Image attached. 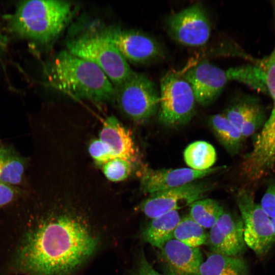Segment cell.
I'll return each mask as SVG.
<instances>
[{
    "label": "cell",
    "mask_w": 275,
    "mask_h": 275,
    "mask_svg": "<svg viewBox=\"0 0 275 275\" xmlns=\"http://www.w3.org/2000/svg\"><path fill=\"white\" fill-rule=\"evenodd\" d=\"M45 74L50 87L73 98L96 103L115 102V88L105 73L66 50L53 58Z\"/></svg>",
    "instance_id": "7a4b0ae2"
},
{
    "label": "cell",
    "mask_w": 275,
    "mask_h": 275,
    "mask_svg": "<svg viewBox=\"0 0 275 275\" xmlns=\"http://www.w3.org/2000/svg\"><path fill=\"white\" fill-rule=\"evenodd\" d=\"M127 275H164L156 270L147 260L142 249L135 256L134 263Z\"/></svg>",
    "instance_id": "4316f807"
},
{
    "label": "cell",
    "mask_w": 275,
    "mask_h": 275,
    "mask_svg": "<svg viewBox=\"0 0 275 275\" xmlns=\"http://www.w3.org/2000/svg\"><path fill=\"white\" fill-rule=\"evenodd\" d=\"M271 225L273 229V234L275 238V218H271Z\"/></svg>",
    "instance_id": "4dcf8cb0"
},
{
    "label": "cell",
    "mask_w": 275,
    "mask_h": 275,
    "mask_svg": "<svg viewBox=\"0 0 275 275\" xmlns=\"http://www.w3.org/2000/svg\"><path fill=\"white\" fill-rule=\"evenodd\" d=\"M206 244L212 253L239 257L246 248L241 217L224 211L210 229Z\"/></svg>",
    "instance_id": "8fae6325"
},
{
    "label": "cell",
    "mask_w": 275,
    "mask_h": 275,
    "mask_svg": "<svg viewBox=\"0 0 275 275\" xmlns=\"http://www.w3.org/2000/svg\"><path fill=\"white\" fill-rule=\"evenodd\" d=\"M128 62L143 63L163 56L159 43L138 31L108 26L100 31Z\"/></svg>",
    "instance_id": "30bf717a"
},
{
    "label": "cell",
    "mask_w": 275,
    "mask_h": 275,
    "mask_svg": "<svg viewBox=\"0 0 275 275\" xmlns=\"http://www.w3.org/2000/svg\"><path fill=\"white\" fill-rule=\"evenodd\" d=\"M184 160L189 168L203 171L211 168L216 159V152L210 143L198 141L190 144L183 153Z\"/></svg>",
    "instance_id": "44dd1931"
},
{
    "label": "cell",
    "mask_w": 275,
    "mask_h": 275,
    "mask_svg": "<svg viewBox=\"0 0 275 275\" xmlns=\"http://www.w3.org/2000/svg\"><path fill=\"white\" fill-rule=\"evenodd\" d=\"M196 101L187 80L175 73L161 79L159 91V120L168 126L187 123L193 117Z\"/></svg>",
    "instance_id": "8992f818"
},
{
    "label": "cell",
    "mask_w": 275,
    "mask_h": 275,
    "mask_svg": "<svg viewBox=\"0 0 275 275\" xmlns=\"http://www.w3.org/2000/svg\"><path fill=\"white\" fill-rule=\"evenodd\" d=\"M183 77L189 84L196 102L203 106L214 101L229 80L226 71L206 61L188 69Z\"/></svg>",
    "instance_id": "7c38bea8"
},
{
    "label": "cell",
    "mask_w": 275,
    "mask_h": 275,
    "mask_svg": "<svg viewBox=\"0 0 275 275\" xmlns=\"http://www.w3.org/2000/svg\"><path fill=\"white\" fill-rule=\"evenodd\" d=\"M99 139L107 144L117 157L132 163L136 161L138 151L132 135L116 117L110 116L105 120Z\"/></svg>",
    "instance_id": "2e32d148"
},
{
    "label": "cell",
    "mask_w": 275,
    "mask_h": 275,
    "mask_svg": "<svg viewBox=\"0 0 275 275\" xmlns=\"http://www.w3.org/2000/svg\"><path fill=\"white\" fill-rule=\"evenodd\" d=\"M126 224L64 207L41 218L19 244L14 259L24 275H79L122 238Z\"/></svg>",
    "instance_id": "6da1fadb"
},
{
    "label": "cell",
    "mask_w": 275,
    "mask_h": 275,
    "mask_svg": "<svg viewBox=\"0 0 275 275\" xmlns=\"http://www.w3.org/2000/svg\"><path fill=\"white\" fill-rule=\"evenodd\" d=\"M173 237L189 246L198 248L206 244L207 234L188 215L181 218L174 231Z\"/></svg>",
    "instance_id": "cb8c5ba5"
},
{
    "label": "cell",
    "mask_w": 275,
    "mask_h": 275,
    "mask_svg": "<svg viewBox=\"0 0 275 275\" xmlns=\"http://www.w3.org/2000/svg\"><path fill=\"white\" fill-rule=\"evenodd\" d=\"M201 275H248L245 261L239 257L212 253L200 268Z\"/></svg>",
    "instance_id": "d6986e66"
},
{
    "label": "cell",
    "mask_w": 275,
    "mask_h": 275,
    "mask_svg": "<svg viewBox=\"0 0 275 275\" xmlns=\"http://www.w3.org/2000/svg\"><path fill=\"white\" fill-rule=\"evenodd\" d=\"M213 188L211 183L194 181L150 194L140 204L138 208L151 219L169 211L190 206L194 202L202 199Z\"/></svg>",
    "instance_id": "ba28073f"
},
{
    "label": "cell",
    "mask_w": 275,
    "mask_h": 275,
    "mask_svg": "<svg viewBox=\"0 0 275 275\" xmlns=\"http://www.w3.org/2000/svg\"><path fill=\"white\" fill-rule=\"evenodd\" d=\"M260 205L270 218H275V182L268 186Z\"/></svg>",
    "instance_id": "83f0119b"
},
{
    "label": "cell",
    "mask_w": 275,
    "mask_h": 275,
    "mask_svg": "<svg viewBox=\"0 0 275 275\" xmlns=\"http://www.w3.org/2000/svg\"><path fill=\"white\" fill-rule=\"evenodd\" d=\"M7 38L0 26V53L3 52L6 48Z\"/></svg>",
    "instance_id": "f546056e"
},
{
    "label": "cell",
    "mask_w": 275,
    "mask_h": 275,
    "mask_svg": "<svg viewBox=\"0 0 275 275\" xmlns=\"http://www.w3.org/2000/svg\"><path fill=\"white\" fill-rule=\"evenodd\" d=\"M189 216L203 228H211L224 211L220 203L213 199H202L190 206Z\"/></svg>",
    "instance_id": "603a6c76"
},
{
    "label": "cell",
    "mask_w": 275,
    "mask_h": 275,
    "mask_svg": "<svg viewBox=\"0 0 275 275\" xmlns=\"http://www.w3.org/2000/svg\"><path fill=\"white\" fill-rule=\"evenodd\" d=\"M72 12V5L65 1H22L10 16L9 25L20 37L46 44L62 32Z\"/></svg>",
    "instance_id": "3957f363"
},
{
    "label": "cell",
    "mask_w": 275,
    "mask_h": 275,
    "mask_svg": "<svg viewBox=\"0 0 275 275\" xmlns=\"http://www.w3.org/2000/svg\"><path fill=\"white\" fill-rule=\"evenodd\" d=\"M236 202L243 223L245 244L259 256L265 255L275 242L271 218L256 203L253 195L242 189L236 197Z\"/></svg>",
    "instance_id": "52a82bcc"
},
{
    "label": "cell",
    "mask_w": 275,
    "mask_h": 275,
    "mask_svg": "<svg viewBox=\"0 0 275 275\" xmlns=\"http://www.w3.org/2000/svg\"><path fill=\"white\" fill-rule=\"evenodd\" d=\"M89 152L96 163L100 166L117 157L112 148L99 139L91 142Z\"/></svg>",
    "instance_id": "484cf974"
},
{
    "label": "cell",
    "mask_w": 275,
    "mask_h": 275,
    "mask_svg": "<svg viewBox=\"0 0 275 275\" xmlns=\"http://www.w3.org/2000/svg\"><path fill=\"white\" fill-rule=\"evenodd\" d=\"M67 50L93 63L107 76L115 88L133 72L128 63L115 46L99 31L91 32L69 39Z\"/></svg>",
    "instance_id": "277c9868"
},
{
    "label": "cell",
    "mask_w": 275,
    "mask_h": 275,
    "mask_svg": "<svg viewBox=\"0 0 275 275\" xmlns=\"http://www.w3.org/2000/svg\"><path fill=\"white\" fill-rule=\"evenodd\" d=\"M226 72L229 80L240 82L258 92L268 94L261 59L257 63L230 68Z\"/></svg>",
    "instance_id": "ffe728a7"
},
{
    "label": "cell",
    "mask_w": 275,
    "mask_h": 275,
    "mask_svg": "<svg viewBox=\"0 0 275 275\" xmlns=\"http://www.w3.org/2000/svg\"><path fill=\"white\" fill-rule=\"evenodd\" d=\"M160 250L164 275H201L200 268L203 261L198 248L189 246L173 238Z\"/></svg>",
    "instance_id": "5bb4252c"
},
{
    "label": "cell",
    "mask_w": 275,
    "mask_h": 275,
    "mask_svg": "<svg viewBox=\"0 0 275 275\" xmlns=\"http://www.w3.org/2000/svg\"><path fill=\"white\" fill-rule=\"evenodd\" d=\"M224 167L211 168L203 171L190 168L146 169L141 177V188L144 193L150 195L196 181L220 171Z\"/></svg>",
    "instance_id": "4fadbf2b"
},
{
    "label": "cell",
    "mask_w": 275,
    "mask_h": 275,
    "mask_svg": "<svg viewBox=\"0 0 275 275\" xmlns=\"http://www.w3.org/2000/svg\"><path fill=\"white\" fill-rule=\"evenodd\" d=\"M15 196V190L10 185L0 182V208L10 203Z\"/></svg>",
    "instance_id": "f1b7e54d"
},
{
    "label": "cell",
    "mask_w": 275,
    "mask_h": 275,
    "mask_svg": "<svg viewBox=\"0 0 275 275\" xmlns=\"http://www.w3.org/2000/svg\"><path fill=\"white\" fill-rule=\"evenodd\" d=\"M224 115L240 130L245 139L261 128L266 119L260 100L250 95L239 98Z\"/></svg>",
    "instance_id": "9a60e30c"
},
{
    "label": "cell",
    "mask_w": 275,
    "mask_h": 275,
    "mask_svg": "<svg viewBox=\"0 0 275 275\" xmlns=\"http://www.w3.org/2000/svg\"><path fill=\"white\" fill-rule=\"evenodd\" d=\"M132 162L117 157L102 166V171L109 180L119 182L126 179L132 171Z\"/></svg>",
    "instance_id": "d4e9b609"
},
{
    "label": "cell",
    "mask_w": 275,
    "mask_h": 275,
    "mask_svg": "<svg viewBox=\"0 0 275 275\" xmlns=\"http://www.w3.org/2000/svg\"><path fill=\"white\" fill-rule=\"evenodd\" d=\"M180 219L177 210L151 218L142 232L143 241L160 250L168 241L174 238V231Z\"/></svg>",
    "instance_id": "e0dca14e"
},
{
    "label": "cell",
    "mask_w": 275,
    "mask_h": 275,
    "mask_svg": "<svg viewBox=\"0 0 275 275\" xmlns=\"http://www.w3.org/2000/svg\"><path fill=\"white\" fill-rule=\"evenodd\" d=\"M209 125L215 137L228 152L237 154L245 139L240 130L224 114H215L209 118Z\"/></svg>",
    "instance_id": "ac0fdd59"
},
{
    "label": "cell",
    "mask_w": 275,
    "mask_h": 275,
    "mask_svg": "<svg viewBox=\"0 0 275 275\" xmlns=\"http://www.w3.org/2000/svg\"><path fill=\"white\" fill-rule=\"evenodd\" d=\"M169 34L176 41L189 46L205 44L211 33L206 13L200 3H195L169 16L167 20Z\"/></svg>",
    "instance_id": "9c48e42d"
},
{
    "label": "cell",
    "mask_w": 275,
    "mask_h": 275,
    "mask_svg": "<svg viewBox=\"0 0 275 275\" xmlns=\"http://www.w3.org/2000/svg\"><path fill=\"white\" fill-rule=\"evenodd\" d=\"M115 90V102L134 121L148 120L159 108V92L155 84L143 74L133 71Z\"/></svg>",
    "instance_id": "5b68a950"
},
{
    "label": "cell",
    "mask_w": 275,
    "mask_h": 275,
    "mask_svg": "<svg viewBox=\"0 0 275 275\" xmlns=\"http://www.w3.org/2000/svg\"><path fill=\"white\" fill-rule=\"evenodd\" d=\"M24 169V160L15 151L8 147L0 148V182L19 184Z\"/></svg>",
    "instance_id": "7402d4cb"
}]
</instances>
